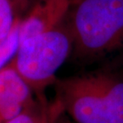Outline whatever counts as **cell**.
Segmentation results:
<instances>
[{"instance_id": "obj_1", "label": "cell", "mask_w": 123, "mask_h": 123, "mask_svg": "<svg viewBox=\"0 0 123 123\" xmlns=\"http://www.w3.org/2000/svg\"><path fill=\"white\" fill-rule=\"evenodd\" d=\"M54 86L75 123H123V75L97 72L58 78Z\"/></svg>"}, {"instance_id": "obj_2", "label": "cell", "mask_w": 123, "mask_h": 123, "mask_svg": "<svg viewBox=\"0 0 123 123\" xmlns=\"http://www.w3.org/2000/svg\"><path fill=\"white\" fill-rule=\"evenodd\" d=\"M66 23L79 58L92 59L123 47V0H70Z\"/></svg>"}, {"instance_id": "obj_3", "label": "cell", "mask_w": 123, "mask_h": 123, "mask_svg": "<svg viewBox=\"0 0 123 123\" xmlns=\"http://www.w3.org/2000/svg\"><path fill=\"white\" fill-rule=\"evenodd\" d=\"M73 38L66 20L51 30L21 43L11 63L35 95L45 94L58 79L56 72L73 50Z\"/></svg>"}, {"instance_id": "obj_4", "label": "cell", "mask_w": 123, "mask_h": 123, "mask_svg": "<svg viewBox=\"0 0 123 123\" xmlns=\"http://www.w3.org/2000/svg\"><path fill=\"white\" fill-rule=\"evenodd\" d=\"M34 90L10 62L0 70V123L18 116L34 102Z\"/></svg>"}, {"instance_id": "obj_5", "label": "cell", "mask_w": 123, "mask_h": 123, "mask_svg": "<svg viewBox=\"0 0 123 123\" xmlns=\"http://www.w3.org/2000/svg\"><path fill=\"white\" fill-rule=\"evenodd\" d=\"M70 0H33L23 16L21 43L64 23Z\"/></svg>"}, {"instance_id": "obj_6", "label": "cell", "mask_w": 123, "mask_h": 123, "mask_svg": "<svg viewBox=\"0 0 123 123\" xmlns=\"http://www.w3.org/2000/svg\"><path fill=\"white\" fill-rule=\"evenodd\" d=\"M35 96L36 98L33 103L18 116L4 123H49L50 103L45 94Z\"/></svg>"}, {"instance_id": "obj_7", "label": "cell", "mask_w": 123, "mask_h": 123, "mask_svg": "<svg viewBox=\"0 0 123 123\" xmlns=\"http://www.w3.org/2000/svg\"><path fill=\"white\" fill-rule=\"evenodd\" d=\"M23 17L18 15L11 31L0 41V66L8 65L16 55L21 45V25Z\"/></svg>"}, {"instance_id": "obj_8", "label": "cell", "mask_w": 123, "mask_h": 123, "mask_svg": "<svg viewBox=\"0 0 123 123\" xmlns=\"http://www.w3.org/2000/svg\"><path fill=\"white\" fill-rule=\"evenodd\" d=\"M17 16L11 0H0V41L11 31Z\"/></svg>"}, {"instance_id": "obj_9", "label": "cell", "mask_w": 123, "mask_h": 123, "mask_svg": "<svg viewBox=\"0 0 123 123\" xmlns=\"http://www.w3.org/2000/svg\"><path fill=\"white\" fill-rule=\"evenodd\" d=\"M49 123H75L67 117V114L57 98L50 104V120Z\"/></svg>"}, {"instance_id": "obj_10", "label": "cell", "mask_w": 123, "mask_h": 123, "mask_svg": "<svg viewBox=\"0 0 123 123\" xmlns=\"http://www.w3.org/2000/svg\"><path fill=\"white\" fill-rule=\"evenodd\" d=\"M32 1L33 0H11L17 14L23 18L30 8Z\"/></svg>"}]
</instances>
